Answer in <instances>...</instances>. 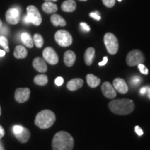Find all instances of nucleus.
Wrapping results in <instances>:
<instances>
[{"instance_id": "obj_1", "label": "nucleus", "mask_w": 150, "mask_h": 150, "mask_svg": "<svg viewBox=\"0 0 150 150\" xmlns=\"http://www.w3.org/2000/svg\"><path fill=\"white\" fill-rule=\"evenodd\" d=\"M74 142L72 136L66 131H59L54 135L52 140L53 150H72Z\"/></svg>"}, {"instance_id": "obj_2", "label": "nucleus", "mask_w": 150, "mask_h": 150, "mask_svg": "<svg viewBox=\"0 0 150 150\" xmlns=\"http://www.w3.org/2000/svg\"><path fill=\"white\" fill-rule=\"evenodd\" d=\"M110 111L117 115H125L134 111L135 104L134 102L129 99H120L112 100L108 104Z\"/></svg>"}, {"instance_id": "obj_3", "label": "nucleus", "mask_w": 150, "mask_h": 150, "mask_svg": "<svg viewBox=\"0 0 150 150\" xmlns=\"http://www.w3.org/2000/svg\"><path fill=\"white\" fill-rule=\"evenodd\" d=\"M56 121V115L50 110H43L37 114L35 125L41 129L50 128Z\"/></svg>"}, {"instance_id": "obj_4", "label": "nucleus", "mask_w": 150, "mask_h": 150, "mask_svg": "<svg viewBox=\"0 0 150 150\" xmlns=\"http://www.w3.org/2000/svg\"><path fill=\"white\" fill-rule=\"evenodd\" d=\"M104 45L108 53L114 55L117 53L119 48V43L117 37L112 33H106L104 37Z\"/></svg>"}, {"instance_id": "obj_5", "label": "nucleus", "mask_w": 150, "mask_h": 150, "mask_svg": "<svg viewBox=\"0 0 150 150\" xmlns=\"http://www.w3.org/2000/svg\"><path fill=\"white\" fill-rule=\"evenodd\" d=\"M127 65L129 66H136L144 63L145 56L141 51L138 50H134L129 52L127 54L126 59Z\"/></svg>"}, {"instance_id": "obj_6", "label": "nucleus", "mask_w": 150, "mask_h": 150, "mask_svg": "<svg viewBox=\"0 0 150 150\" xmlns=\"http://www.w3.org/2000/svg\"><path fill=\"white\" fill-rule=\"evenodd\" d=\"M56 42L60 46L66 47L71 45L72 43V37L68 31L65 30H59L56 31L54 35Z\"/></svg>"}, {"instance_id": "obj_7", "label": "nucleus", "mask_w": 150, "mask_h": 150, "mask_svg": "<svg viewBox=\"0 0 150 150\" xmlns=\"http://www.w3.org/2000/svg\"><path fill=\"white\" fill-rule=\"evenodd\" d=\"M27 18L29 19L30 23L33 24L35 26H39L42 23V16L35 6H28L27 8Z\"/></svg>"}, {"instance_id": "obj_8", "label": "nucleus", "mask_w": 150, "mask_h": 150, "mask_svg": "<svg viewBox=\"0 0 150 150\" xmlns=\"http://www.w3.org/2000/svg\"><path fill=\"white\" fill-rule=\"evenodd\" d=\"M42 56L45 61L50 65H56L59 63V56L53 48L47 47L43 50Z\"/></svg>"}, {"instance_id": "obj_9", "label": "nucleus", "mask_w": 150, "mask_h": 150, "mask_svg": "<svg viewBox=\"0 0 150 150\" xmlns=\"http://www.w3.org/2000/svg\"><path fill=\"white\" fill-rule=\"evenodd\" d=\"M6 20L10 24H17L20 20V13L16 8L8 9L6 13Z\"/></svg>"}, {"instance_id": "obj_10", "label": "nucleus", "mask_w": 150, "mask_h": 150, "mask_svg": "<svg viewBox=\"0 0 150 150\" xmlns=\"http://www.w3.org/2000/svg\"><path fill=\"white\" fill-rule=\"evenodd\" d=\"M30 93H31L30 89L27 88L16 89L15 92V99L18 103L27 102L30 97Z\"/></svg>"}, {"instance_id": "obj_11", "label": "nucleus", "mask_w": 150, "mask_h": 150, "mask_svg": "<svg viewBox=\"0 0 150 150\" xmlns=\"http://www.w3.org/2000/svg\"><path fill=\"white\" fill-rule=\"evenodd\" d=\"M112 86L115 91L121 94H126L129 91V87L125 81L121 78H116L112 82Z\"/></svg>"}, {"instance_id": "obj_12", "label": "nucleus", "mask_w": 150, "mask_h": 150, "mask_svg": "<svg viewBox=\"0 0 150 150\" xmlns=\"http://www.w3.org/2000/svg\"><path fill=\"white\" fill-rule=\"evenodd\" d=\"M102 91L106 98L114 99L116 97V91L109 82H104L102 86Z\"/></svg>"}, {"instance_id": "obj_13", "label": "nucleus", "mask_w": 150, "mask_h": 150, "mask_svg": "<svg viewBox=\"0 0 150 150\" xmlns=\"http://www.w3.org/2000/svg\"><path fill=\"white\" fill-rule=\"evenodd\" d=\"M33 67L35 70L40 73H45L47 71V65L44 59L40 57H36L33 59L32 63Z\"/></svg>"}, {"instance_id": "obj_14", "label": "nucleus", "mask_w": 150, "mask_h": 150, "mask_svg": "<svg viewBox=\"0 0 150 150\" xmlns=\"http://www.w3.org/2000/svg\"><path fill=\"white\" fill-rule=\"evenodd\" d=\"M83 85V80L80 78L72 79L67 83V88L70 91H74L81 88Z\"/></svg>"}, {"instance_id": "obj_15", "label": "nucleus", "mask_w": 150, "mask_h": 150, "mask_svg": "<svg viewBox=\"0 0 150 150\" xmlns=\"http://www.w3.org/2000/svg\"><path fill=\"white\" fill-rule=\"evenodd\" d=\"M76 61V54L72 50H67L64 54V63L66 66L72 67Z\"/></svg>"}, {"instance_id": "obj_16", "label": "nucleus", "mask_w": 150, "mask_h": 150, "mask_svg": "<svg viewBox=\"0 0 150 150\" xmlns=\"http://www.w3.org/2000/svg\"><path fill=\"white\" fill-rule=\"evenodd\" d=\"M14 135L17 139L21 142V143H26L29 140L30 136H31V133H30L29 129L24 127L21 132Z\"/></svg>"}, {"instance_id": "obj_17", "label": "nucleus", "mask_w": 150, "mask_h": 150, "mask_svg": "<svg viewBox=\"0 0 150 150\" xmlns=\"http://www.w3.org/2000/svg\"><path fill=\"white\" fill-rule=\"evenodd\" d=\"M42 9L46 13H54L58 11L57 5L52 1H45L42 5Z\"/></svg>"}, {"instance_id": "obj_18", "label": "nucleus", "mask_w": 150, "mask_h": 150, "mask_svg": "<svg viewBox=\"0 0 150 150\" xmlns=\"http://www.w3.org/2000/svg\"><path fill=\"white\" fill-rule=\"evenodd\" d=\"M76 4L74 0H65L61 5V9L65 12L71 13L76 10Z\"/></svg>"}, {"instance_id": "obj_19", "label": "nucleus", "mask_w": 150, "mask_h": 150, "mask_svg": "<svg viewBox=\"0 0 150 150\" xmlns=\"http://www.w3.org/2000/svg\"><path fill=\"white\" fill-rule=\"evenodd\" d=\"M14 56L18 59H25L27 56L28 52L27 49L22 45H18L15 48L13 52Z\"/></svg>"}, {"instance_id": "obj_20", "label": "nucleus", "mask_w": 150, "mask_h": 150, "mask_svg": "<svg viewBox=\"0 0 150 150\" xmlns=\"http://www.w3.org/2000/svg\"><path fill=\"white\" fill-rule=\"evenodd\" d=\"M95 50L93 47H89L86 50L84 54V61L87 65H92L93 62L94 57H95Z\"/></svg>"}, {"instance_id": "obj_21", "label": "nucleus", "mask_w": 150, "mask_h": 150, "mask_svg": "<svg viewBox=\"0 0 150 150\" xmlns=\"http://www.w3.org/2000/svg\"><path fill=\"white\" fill-rule=\"evenodd\" d=\"M51 22L55 27H65L66 25V21L63 17H61L60 15L53 14L50 18Z\"/></svg>"}, {"instance_id": "obj_22", "label": "nucleus", "mask_w": 150, "mask_h": 150, "mask_svg": "<svg viewBox=\"0 0 150 150\" xmlns=\"http://www.w3.org/2000/svg\"><path fill=\"white\" fill-rule=\"evenodd\" d=\"M86 81L88 85L93 88L97 87L101 83L100 79L92 74H88L86 76Z\"/></svg>"}, {"instance_id": "obj_23", "label": "nucleus", "mask_w": 150, "mask_h": 150, "mask_svg": "<svg viewBox=\"0 0 150 150\" xmlns=\"http://www.w3.org/2000/svg\"><path fill=\"white\" fill-rule=\"evenodd\" d=\"M21 41L24 45L28 48H32L33 47V39L31 35L27 32H24L21 34Z\"/></svg>"}, {"instance_id": "obj_24", "label": "nucleus", "mask_w": 150, "mask_h": 150, "mask_svg": "<svg viewBox=\"0 0 150 150\" xmlns=\"http://www.w3.org/2000/svg\"><path fill=\"white\" fill-rule=\"evenodd\" d=\"M34 83L38 86H45L48 83L47 76L45 74H38L33 79Z\"/></svg>"}, {"instance_id": "obj_25", "label": "nucleus", "mask_w": 150, "mask_h": 150, "mask_svg": "<svg viewBox=\"0 0 150 150\" xmlns=\"http://www.w3.org/2000/svg\"><path fill=\"white\" fill-rule=\"evenodd\" d=\"M33 42L35 43V46L38 48H41L44 44V40H43V38L42 35L39 33H35L33 35Z\"/></svg>"}, {"instance_id": "obj_26", "label": "nucleus", "mask_w": 150, "mask_h": 150, "mask_svg": "<svg viewBox=\"0 0 150 150\" xmlns=\"http://www.w3.org/2000/svg\"><path fill=\"white\" fill-rule=\"evenodd\" d=\"M0 46H1L4 49L5 52H9V47H8V40L5 36H0Z\"/></svg>"}, {"instance_id": "obj_27", "label": "nucleus", "mask_w": 150, "mask_h": 150, "mask_svg": "<svg viewBox=\"0 0 150 150\" xmlns=\"http://www.w3.org/2000/svg\"><path fill=\"white\" fill-rule=\"evenodd\" d=\"M142 82V78L139 76H134L131 79V85L132 86H139Z\"/></svg>"}, {"instance_id": "obj_28", "label": "nucleus", "mask_w": 150, "mask_h": 150, "mask_svg": "<svg viewBox=\"0 0 150 150\" xmlns=\"http://www.w3.org/2000/svg\"><path fill=\"white\" fill-rule=\"evenodd\" d=\"M116 0H102V2L107 8H112L115 4Z\"/></svg>"}, {"instance_id": "obj_29", "label": "nucleus", "mask_w": 150, "mask_h": 150, "mask_svg": "<svg viewBox=\"0 0 150 150\" xmlns=\"http://www.w3.org/2000/svg\"><path fill=\"white\" fill-rule=\"evenodd\" d=\"M138 69H139L140 72L143 74H148V69L147 68V67L145 66L142 63H140V64L138 65Z\"/></svg>"}, {"instance_id": "obj_30", "label": "nucleus", "mask_w": 150, "mask_h": 150, "mask_svg": "<svg viewBox=\"0 0 150 150\" xmlns=\"http://www.w3.org/2000/svg\"><path fill=\"white\" fill-rule=\"evenodd\" d=\"M24 127L22 126H20V125H15V126L13 127V131L14 134H17L20 133L22 131Z\"/></svg>"}, {"instance_id": "obj_31", "label": "nucleus", "mask_w": 150, "mask_h": 150, "mask_svg": "<svg viewBox=\"0 0 150 150\" xmlns=\"http://www.w3.org/2000/svg\"><path fill=\"white\" fill-rule=\"evenodd\" d=\"M80 27L84 31H86V32H88V31H91V27L87 24L85 23V22H81Z\"/></svg>"}, {"instance_id": "obj_32", "label": "nucleus", "mask_w": 150, "mask_h": 150, "mask_svg": "<svg viewBox=\"0 0 150 150\" xmlns=\"http://www.w3.org/2000/svg\"><path fill=\"white\" fill-rule=\"evenodd\" d=\"M63 83H64V79L61 76H59L55 79V84L56 86H61V85H63Z\"/></svg>"}, {"instance_id": "obj_33", "label": "nucleus", "mask_w": 150, "mask_h": 150, "mask_svg": "<svg viewBox=\"0 0 150 150\" xmlns=\"http://www.w3.org/2000/svg\"><path fill=\"white\" fill-rule=\"evenodd\" d=\"M90 16H91V18L95 19V20H98V21H99V20H101V17L99 15V13L97 12V11H96V12L91 13H90Z\"/></svg>"}, {"instance_id": "obj_34", "label": "nucleus", "mask_w": 150, "mask_h": 150, "mask_svg": "<svg viewBox=\"0 0 150 150\" xmlns=\"http://www.w3.org/2000/svg\"><path fill=\"white\" fill-rule=\"evenodd\" d=\"M135 131H136V134H138L139 136H142V135H143V131H142V129L140 128V127L136 126V127H135Z\"/></svg>"}, {"instance_id": "obj_35", "label": "nucleus", "mask_w": 150, "mask_h": 150, "mask_svg": "<svg viewBox=\"0 0 150 150\" xmlns=\"http://www.w3.org/2000/svg\"><path fill=\"white\" fill-rule=\"evenodd\" d=\"M149 87H148V86H144V87H142L141 89H140V93L142 95H145L146 93H147V91L148 90H149Z\"/></svg>"}, {"instance_id": "obj_36", "label": "nucleus", "mask_w": 150, "mask_h": 150, "mask_svg": "<svg viewBox=\"0 0 150 150\" xmlns=\"http://www.w3.org/2000/svg\"><path fill=\"white\" fill-rule=\"evenodd\" d=\"M107 62H108L107 56H104L103 61L102 62H100V63H99V66H103V65H106V63H107Z\"/></svg>"}, {"instance_id": "obj_37", "label": "nucleus", "mask_w": 150, "mask_h": 150, "mask_svg": "<svg viewBox=\"0 0 150 150\" xmlns=\"http://www.w3.org/2000/svg\"><path fill=\"white\" fill-rule=\"evenodd\" d=\"M4 134H5L4 129L2 126L0 125V139H1V138H3L4 136Z\"/></svg>"}, {"instance_id": "obj_38", "label": "nucleus", "mask_w": 150, "mask_h": 150, "mask_svg": "<svg viewBox=\"0 0 150 150\" xmlns=\"http://www.w3.org/2000/svg\"><path fill=\"white\" fill-rule=\"evenodd\" d=\"M24 23H25V24H29V23H30L29 19H28L27 16H26L24 18Z\"/></svg>"}, {"instance_id": "obj_39", "label": "nucleus", "mask_w": 150, "mask_h": 150, "mask_svg": "<svg viewBox=\"0 0 150 150\" xmlns=\"http://www.w3.org/2000/svg\"><path fill=\"white\" fill-rule=\"evenodd\" d=\"M6 54V52L4 50H0V56H4Z\"/></svg>"}, {"instance_id": "obj_40", "label": "nucleus", "mask_w": 150, "mask_h": 150, "mask_svg": "<svg viewBox=\"0 0 150 150\" xmlns=\"http://www.w3.org/2000/svg\"><path fill=\"white\" fill-rule=\"evenodd\" d=\"M0 150H4V149L2 145H1V142H0Z\"/></svg>"}, {"instance_id": "obj_41", "label": "nucleus", "mask_w": 150, "mask_h": 150, "mask_svg": "<svg viewBox=\"0 0 150 150\" xmlns=\"http://www.w3.org/2000/svg\"><path fill=\"white\" fill-rule=\"evenodd\" d=\"M147 95H148V97H149V98L150 99V88H149V90H148V91H147Z\"/></svg>"}, {"instance_id": "obj_42", "label": "nucleus", "mask_w": 150, "mask_h": 150, "mask_svg": "<svg viewBox=\"0 0 150 150\" xmlns=\"http://www.w3.org/2000/svg\"><path fill=\"white\" fill-rule=\"evenodd\" d=\"M45 1H52V2H53V1H58V0H45Z\"/></svg>"}, {"instance_id": "obj_43", "label": "nucleus", "mask_w": 150, "mask_h": 150, "mask_svg": "<svg viewBox=\"0 0 150 150\" xmlns=\"http://www.w3.org/2000/svg\"><path fill=\"white\" fill-rule=\"evenodd\" d=\"M1 27H2V22H1V19H0V29H1Z\"/></svg>"}, {"instance_id": "obj_44", "label": "nucleus", "mask_w": 150, "mask_h": 150, "mask_svg": "<svg viewBox=\"0 0 150 150\" xmlns=\"http://www.w3.org/2000/svg\"><path fill=\"white\" fill-rule=\"evenodd\" d=\"M1 106H0V115H1Z\"/></svg>"}, {"instance_id": "obj_45", "label": "nucleus", "mask_w": 150, "mask_h": 150, "mask_svg": "<svg viewBox=\"0 0 150 150\" xmlns=\"http://www.w3.org/2000/svg\"><path fill=\"white\" fill-rule=\"evenodd\" d=\"M79 1H87V0H79Z\"/></svg>"}, {"instance_id": "obj_46", "label": "nucleus", "mask_w": 150, "mask_h": 150, "mask_svg": "<svg viewBox=\"0 0 150 150\" xmlns=\"http://www.w3.org/2000/svg\"><path fill=\"white\" fill-rule=\"evenodd\" d=\"M118 1H122V0H118Z\"/></svg>"}]
</instances>
